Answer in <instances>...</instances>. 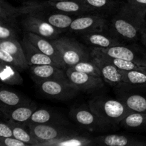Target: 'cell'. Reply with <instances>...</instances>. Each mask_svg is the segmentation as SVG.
Listing matches in <instances>:
<instances>
[{"mask_svg": "<svg viewBox=\"0 0 146 146\" xmlns=\"http://www.w3.org/2000/svg\"><path fill=\"white\" fill-rule=\"evenodd\" d=\"M146 7L123 2L118 12L108 19V32L122 43L135 41L145 21Z\"/></svg>", "mask_w": 146, "mask_h": 146, "instance_id": "6da1fadb", "label": "cell"}, {"mask_svg": "<svg viewBox=\"0 0 146 146\" xmlns=\"http://www.w3.org/2000/svg\"><path fill=\"white\" fill-rule=\"evenodd\" d=\"M88 106L94 112L113 127L132 111L118 99L98 96L91 98Z\"/></svg>", "mask_w": 146, "mask_h": 146, "instance_id": "7a4b0ae2", "label": "cell"}, {"mask_svg": "<svg viewBox=\"0 0 146 146\" xmlns=\"http://www.w3.org/2000/svg\"><path fill=\"white\" fill-rule=\"evenodd\" d=\"M51 41L58 50L66 68L91 58L90 51H88L74 38L68 36H59Z\"/></svg>", "mask_w": 146, "mask_h": 146, "instance_id": "3957f363", "label": "cell"}, {"mask_svg": "<svg viewBox=\"0 0 146 146\" xmlns=\"http://www.w3.org/2000/svg\"><path fill=\"white\" fill-rule=\"evenodd\" d=\"M70 116L81 128L92 132H103L114 128L92 111L89 106H80L70 111Z\"/></svg>", "mask_w": 146, "mask_h": 146, "instance_id": "277c9868", "label": "cell"}, {"mask_svg": "<svg viewBox=\"0 0 146 146\" xmlns=\"http://www.w3.org/2000/svg\"><path fill=\"white\" fill-rule=\"evenodd\" d=\"M44 96L58 101H67L76 96L78 88L68 80H49L36 84Z\"/></svg>", "mask_w": 146, "mask_h": 146, "instance_id": "5b68a950", "label": "cell"}, {"mask_svg": "<svg viewBox=\"0 0 146 146\" xmlns=\"http://www.w3.org/2000/svg\"><path fill=\"white\" fill-rule=\"evenodd\" d=\"M39 12L31 13L22 16L21 25L25 33H34L49 40L58 38L64 31L55 28L47 22L40 15Z\"/></svg>", "mask_w": 146, "mask_h": 146, "instance_id": "8992f818", "label": "cell"}, {"mask_svg": "<svg viewBox=\"0 0 146 146\" xmlns=\"http://www.w3.org/2000/svg\"><path fill=\"white\" fill-rule=\"evenodd\" d=\"M28 128L31 135L38 141V146L46 141L58 139L67 135L80 134L78 131L70 128L69 125L29 124Z\"/></svg>", "mask_w": 146, "mask_h": 146, "instance_id": "52a82bcc", "label": "cell"}, {"mask_svg": "<svg viewBox=\"0 0 146 146\" xmlns=\"http://www.w3.org/2000/svg\"><path fill=\"white\" fill-rule=\"evenodd\" d=\"M68 31L78 36L108 31V19L92 14L80 16L73 21Z\"/></svg>", "mask_w": 146, "mask_h": 146, "instance_id": "ba28073f", "label": "cell"}, {"mask_svg": "<svg viewBox=\"0 0 146 146\" xmlns=\"http://www.w3.org/2000/svg\"><path fill=\"white\" fill-rule=\"evenodd\" d=\"M66 73L68 79L82 92L94 93L104 87V81L101 77L76 71L70 67L66 68Z\"/></svg>", "mask_w": 146, "mask_h": 146, "instance_id": "9c48e42d", "label": "cell"}, {"mask_svg": "<svg viewBox=\"0 0 146 146\" xmlns=\"http://www.w3.org/2000/svg\"><path fill=\"white\" fill-rule=\"evenodd\" d=\"M94 48L110 56L132 61L139 66H146V53L131 46H124L123 44L109 48Z\"/></svg>", "mask_w": 146, "mask_h": 146, "instance_id": "30bf717a", "label": "cell"}, {"mask_svg": "<svg viewBox=\"0 0 146 146\" xmlns=\"http://www.w3.org/2000/svg\"><path fill=\"white\" fill-rule=\"evenodd\" d=\"M30 74L36 84L49 80H68L66 70L53 65H34L29 66Z\"/></svg>", "mask_w": 146, "mask_h": 146, "instance_id": "8fae6325", "label": "cell"}, {"mask_svg": "<svg viewBox=\"0 0 146 146\" xmlns=\"http://www.w3.org/2000/svg\"><path fill=\"white\" fill-rule=\"evenodd\" d=\"M24 36L27 38V39L33 44L35 47H36L39 51L44 53L46 55L51 57L56 63L58 65V66L64 70H66L65 64L63 62V60L58 53V50L55 47V46L52 44L51 40L41 36L39 35L34 34L32 32L25 33Z\"/></svg>", "mask_w": 146, "mask_h": 146, "instance_id": "7c38bea8", "label": "cell"}, {"mask_svg": "<svg viewBox=\"0 0 146 146\" xmlns=\"http://www.w3.org/2000/svg\"><path fill=\"white\" fill-rule=\"evenodd\" d=\"M46 1L48 8L52 11L65 13L76 17L90 14L89 9L84 0H68L59 1L48 0Z\"/></svg>", "mask_w": 146, "mask_h": 146, "instance_id": "4fadbf2b", "label": "cell"}, {"mask_svg": "<svg viewBox=\"0 0 146 146\" xmlns=\"http://www.w3.org/2000/svg\"><path fill=\"white\" fill-rule=\"evenodd\" d=\"M90 14L106 19H111L115 15L123 4L119 0H84Z\"/></svg>", "mask_w": 146, "mask_h": 146, "instance_id": "5bb4252c", "label": "cell"}, {"mask_svg": "<svg viewBox=\"0 0 146 146\" xmlns=\"http://www.w3.org/2000/svg\"><path fill=\"white\" fill-rule=\"evenodd\" d=\"M21 43L24 48L26 59L29 66L34 65H53L59 67L51 57L39 51L26 36H24Z\"/></svg>", "mask_w": 146, "mask_h": 146, "instance_id": "9a60e30c", "label": "cell"}, {"mask_svg": "<svg viewBox=\"0 0 146 146\" xmlns=\"http://www.w3.org/2000/svg\"><path fill=\"white\" fill-rule=\"evenodd\" d=\"M96 145L146 146V141L119 134L99 135L95 138Z\"/></svg>", "mask_w": 146, "mask_h": 146, "instance_id": "2e32d148", "label": "cell"}, {"mask_svg": "<svg viewBox=\"0 0 146 146\" xmlns=\"http://www.w3.org/2000/svg\"><path fill=\"white\" fill-rule=\"evenodd\" d=\"M80 37L85 44L98 48H109L124 44L118 38L111 35L108 31L90 33L80 36Z\"/></svg>", "mask_w": 146, "mask_h": 146, "instance_id": "e0dca14e", "label": "cell"}, {"mask_svg": "<svg viewBox=\"0 0 146 146\" xmlns=\"http://www.w3.org/2000/svg\"><path fill=\"white\" fill-rule=\"evenodd\" d=\"M29 124H51V125H69L70 123L64 115L58 113L41 108L37 109L31 115V118L27 123Z\"/></svg>", "mask_w": 146, "mask_h": 146, "instance_id": "ac0fdd59", "label": "cell"}, {"mask_svg": "<svg viewBox=\"0 0 146 146\" xmlns=\"http://www.w3.org/2000/svg\"><path fill=\"white\" fill-rule=\"evenodd\" d=\"M93 58L98 64L100 71H101V78L106 83L115 88L118 86L124 84V78L122 74V70L119 69L111 64L104 62L97 58Z\"/></svg>", "mask_w": 146, "mask_h": 146, "instance_id": "d6986e66", "label": "cell"}, {"mask_svg": "<svg viewBox=\"0 0 146 146\" xmlns=\"http://www.w3.org/2000/svg\"><path fill=\"white\" fill-rule=\"evenodd\" d=\"M121 91L117 94L118 100L123 103L132 112L146 113V96L139 94H134L125 91L124 88L118 86Z\"/></svg>", "mask_w": 146, "mask_h": 146, "instance_id": "ffe728a7", "label": "cell"}, {"mask_svg": "<svg viewBox=\"0 0 146 146\" xmlns=\"http://www.w3.org/2000/svg\"><path fill=\"white\" fill-rule=\"evenodd\" d=\"M37 110V106L35 103L31 102L26 105L20 106L11 109L1 110L7 119H11L16 122L25 124L27 125L31 115Z\"/></svg>", "mask_w": 146, "mask_h": 146, "instance_id": "44dd1931", "label": "cell"}, {"mask_svg": "<svg viewBox=\"0 0 146 146\" xmlns=\"http://www.w3.org/2000/svg\"><path fill=\"white\" fill-rule=\"evenodd\" d=\"M96 145L95 138L81 135H71L58 139L46 141L39 144V146H91Z\"/></svg>", "mask_w": 146, "mask_h": 146, "instance_id": "7402d4cb", "label": "cell"}, {"mask_svg": "<svg viewBox=\"0 0 146 146\" xmlns=\"http://www.w3.org/2000/svg\"><path fill=\"white\" fill-rule=\"evenodd\" d=\"M40 15L51 25L58 29L64 31L69 29L73 21L77 17L58 11H53L51 10L43 11L39 12Z\"/></svg>", "mask_w": 146, "mask_h": 146, "instance_id": "603a6c76", "label": "cell"}, {"mask_svg": "<svg viewBox=\"0 0 146 146\" xmlns=\"http://www.w3.org/2000/svg\"><path fill=\"white\" fill-rule=\"evenodd\" d=\"M91 56L93 58H97L104 62L108 63L112 65L115 66L119 69L122 71H131V70H141V66L138 65L132 61H127V60L121 59V58H115V57L110 56L104 53L98 51L96 48H92L90 50Z\"/></svg>", "mask_w": 146, "mask_h": 146, "instance_id": "cb8c5ba5", "label": "cell"}, {"mask_svg": "<svg viewBox=\"0 0 146 146\" xmlns=\"http://www.w3.org/2000/svg\"><path fill=\"white\" fill-rule=\"evenodd\" d=\"M0 101H1L0 110L11 109L32 102L28 98H24L14 91L5 88H2L0 91Z\"/></svg>", "mask_w": 146, "mask_h": 146, "instance_id": "d4e9b609", "label": "cell"}, {"mask_svg": "<svg viewBox=\"0 0 146 146\" xmlns=\"http://www.w3.org/2000/svg\"><path fill=\"white\" fill-rule=\"evenodd\" d=\"M0 48L8 51L22 65L25 70L29 68L26 59L24 48L21 43L19 41V39L0 40Z\"/></svg>", "mask_w": 146, "mask_h": 146, "instance_id": "484cf974", "label": "cell"}, {"mask_svg": "<svg viewBox=\"0 0 146 146\" xmlns=\"http://www.w3.org/2000/svg\"><path fill=\"white\" fill-rule=\"evenodd\" d=\"M20 71L12 66L0 60V78L3 84L7 85H22L24 82Z\"/></svg>", "mask_w": 146, "mask_h": 146, "instance_id": "4316f807", "label": "cell"}, {"mask_svg": "<svg viewBox=\"0 0 146 146\" xmlns=\"http://www.w3.org/2000/svg\"><path fill=\"white\" fill-rule=\"evenodd\" d=\"M119 125L128 130H146V113L131 112Z\"/></svg>", "mask_w": 146, "mask_h": 146, "instance_id": "83f0119b", "label": "cell"}, {"mask_svg": "<svg viewBox=\"0 0 146 146\" xmlns=\"http://www.w3.org/2000/svg\"><path fill=\"white\" fill-rule=\"evenodd\" d=\"M7 120H8L7 122L9 124L13 131L14 138H17L19 141H23L30 146H38V141L31 135L29 128L28 130H27L24 128V125H25V124L16 122V121L11 119Z\"/></svg>", "mask_w": 146, "mask_h": 146, "instance_id": "f1b7e54d", "label": "cell"}, {"mask_svg": "<svg viewBox=\"0 0 146 146\" xmlns=\"http://www.w3.org/2000/svg\"><path fill=\"white\" fill-rule=\"evenodd\" d=\"M124 84L133 88H146V73L141 70L122 71Z\"/></svg>", "mask_w": 146, "mask_h": 146, "instance_id": "f546056e", "label": "cell"}, {"mask_svg": "<svg viewBox=\"0 0 146 146\" xmlns=\"http://www.w3.org/2000/svg\"><path fill=\"white\" fill-rule=\"evenodd\" d=\"M19 7H15L6 0H0V21L17 24V18L20 17Z\"/></svg>", "mask_w": 146, "mask_h": 146, "instance_id": "4dcf8cb0", "label": "cell"}, {"mask_svg": "<svg viewBox=\"0 0 146 146\" xmlns=\"http://www.w3.org/2000/svg\"><path fill=\"white\" fill-rule=\"evenodd\" d=\"M70 68H73L76 71L90 74V75L101 77L99 67L92 57L89 59L80 61L73 66L70 67Z\"/></svg>", "mask_w": 146, "mask_h": 146, "instance_id": "1f68e13d", "label": "cell"}, {"mask_svg": "<svg viewBox=\"0 0 146 146\" xmlns=\"http://www.w3.org/2000/svg\"><path fill=\"white\" fill-rule=\"evenodd\" d=\"M19 39L18 24L0 21V40Z\"/></svg>", "mask_w": 146, "mask_h": 146, "instance_id": "d6a6232c", "label": "cell"}, {"mask_svg": "<svg viewBox=\"0 0 146 146\" xmlns=\"http://www.w3.org/2000/svg\"><path fill=\"white\" fill-rule=\"evenodd\" d=\"M0 60L12 66L19 71L25 70L24 67L22 66V65L12 55H11L8 51L3 49V48H0Z\"/></svg>", "mask_w": 146, "mask_h": 146, "instance_id": "836d02e7", "label": "cell"}, {"mask_svg": "<svg viewBox=\"0 0 146 146\" xmlns=\"http://www.w3.org/2000/svg\"><path fill=\"white\" fill-rule=\"evenodd\" d=\"M0 145L1 146H29L23 141H19L14 137L3 138L0 137Z\"/></svg>", "mask_w": 146, "mask_h": 146, "instance_id": "e575fe53", "label": "cell"}, {"mask_svg": "<svg viewBox=\"0 0 146 146\" xmlns=\"http://www.w3.org/2000/svg\"><path fill=\"white\" fill-rule=\"evenodd\" d=\"M0 137H3V138L14 137L13 131L8 122L6 123L1 121L0 123Z\"/></svg>", "mask_w": 146, "mask_h": 146, "instance_id": "d590c367", "label": "cell"}, {"mask_svg": "<svg viewBox=\"0 0 146 146\" xmlns=\"http://www.w3.org/2000/svg\"><path fill=\"white\" fill-rule=\"evenodd\" d=\"M140 38L143 44L146 46V20L140 30Z\"/></svg>", "mask_w": 146, "mask_h": 146, "instance_id": "8d00e7d4", "label": "cell"}, {"mask_svg": "<svg viewBox=\"0 0 146 146\" xmlns=\"http://www.w3.org/2000/svg\"><path fill=\"white\" fill-rule=\"evenodd\" d=\"M127 1L135 5L146 7V0H127Z\"/></svg>", "mask_w": 146, "mask_h": 146, "instance_id": "74e56055", "label": "cell"}, {"mask_svg": "<svg viewBox=\"0 0 146 146\" xmlns=\"http://www.w3.org/2000/svg\"><path fill=\"white\" fill-rule=\"evenodd\" d=\"M141 71H144V72L146 73V66H141Z\"/></svg>", "mask_w": 146, "mask_h": 146, "instance_id": "f35d334b", "label": "cell"}, {"mask_svg": "<svg viewBox=\"0 0 146 146\" xmlns=\"http://www.w3.org/2000/svg\"><path fill=\"white\" fill-rule=\"evenodd\" d=\"M51 1H68V0H51Z\"/></svg>", "mask_w": 146, "mask_h": 146, "instance_id": "ab89813d", "label": "cell"}]
</instances>
